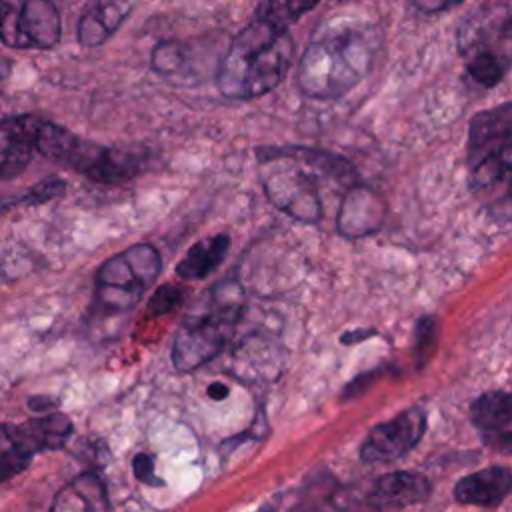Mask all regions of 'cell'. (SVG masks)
<instances>
[{"label": "cell", "mask_w": 512, "mask_h": 512, "mask_svg": "<svg viewBox=\"0 0 512 512\" xmlns=\"http://www.w3.org/2000/svg\"><path fill=\"white\" fill-rule=\"evenodd\" d=\"M376 48L378 38L370 24L348 16L326 20L300 58V90L316 100L346 94L370 72Z\"/></svg>", "instance_id": "1"}, {"label": "cell", "mask_w": 512, "mask_h": 512, "mask_svg": "<svg viewBox=\"0 0 512 512\" xmlns=\"http://www.w3.org/2000/svg\"><path fill=\"white\" fill-rule=\"evenodd\" d=\"M292 56L290 32L254 18L232 38L220 62L218 90L230 100H252L268 94L286 76Z\"/></svg>", "instance_id": "2"}, {"label": "cell", "mask_w": 512, "mask_h": 512, "mask_svg": "<svg viewBox=\"0 0 512 512\" xmlns=\"http://www.w3.org/2000/svg\"><path fill=\"white\" fill-rule=\"evenodd\" d=\"M244 308V294L236 282H222L206 296L176 332L172 342V364L180 372H190L210 362L226 346Z\"/></svg>", "instance_id": "3"}, {"label": "cell", "mask_w": 512, "mask_h": 512, "mask_svg": "<svg viewBox=\"0 0 512 512\" xmlns=\"http://www.w3.org/2000/svg\"><path fill=\"white\" fill-rule=\"evenodd\" d=\"M36 152L98 184H122L140 170L136 154L84 140L50 120L38 130Z\"/></svg>", "instance_id": "4"}, {"label": "cell", "mask_w": 512, "mask_h": 512, "mask_svg": "<svg viewBox=\"0 0 512 512\" xmlns=\"http://www.w3.org/2000/svg\"><path fill=\"white\" fill-rule=\"evenodd\" d=\"M162 258L152 244H134L104 260L96 272V302L104 310L134 308L158 278Z\"/></svg>", "instance_id": "5"}, {"label": "cell", "mask_w": 512, "mask_h": 512, "mask_svg": "<svg viewBox=\"0 0 512 512\" xmlns=\"http://www.w3.org/2000/svg\"><path fill=\"white\" fill-rule=\"evenodd\" d=\"M258 158L270 166L264 174V192L270 202L300 222H318L322 216V204L318 194V184L314 180L312 170L284 154L280 148L266 154L258 152Z\"/></svg>", "instance_id": "6"}, {"label": "cell", "mask_w": 512, "mask_h": 512, "mask_svg": "<svg viewBox=\"0 0 512 512\" xmlns=\"http://www.w3.org/2000/svg\"><path fill=\"white\" fill-rule=\"evenodd\" d=\"M62 24L50 0H0V42L16 50H48L60 42Z\"/></svg>", "instance_id": "7"}, {"label": "cell", "mask_w": 512, "mask_h": 512, "mask_svg": "<svg viewBox=\"0 0 512 512\" xmlns=\"http://www.w3.org/2000/svg\"><path fill=\"white\" fill-rule=\"evenodd\" d=\"M426 430V412L412 406L388 422L374 426L360 446V458L368 464L392 462L412 450Z\"/></svg>", "instance_id": "8"}, {"label": "cell", "mask_w": 512, "mask_h": 512, "mask_svg": "<svg viewBox=\"0 0 512 512\" xmlns=\"http://www.w3.org/2000/svg\"><path fill=\"white\" fill-rule=\"evenodd\" d=\"M476 200L496 220H512V146L470 168Z\"/></svg>", "instance_id": "9"}, {"label": "cell", "mask_w": 512, "mask_h": 512, "mask_svg": "<svg viewBox=\"0 0 512 512\" xmlns=\"http://www.w3.org/2000/svg\"><path fill=\"white\" fill-rule=\"evenodd\" d=\"M42 122L44 118L34 114L0 120V180H12L28 168Z\"/></svg>", "instance_id": "10"}, {"label": "cell", "mask_w": 512, "mask_h": 512, "mask_svg": "<svg viewBox=\"0 0 512 512\" xmlns=\"http://www.w3.org/2000/svg\"><path fill=\"white\" fill-rule=\"evenodd\" d=\"M508 146H512V102H504L472 116L468 130L470 168Z\"/></svg>", "instance_id": "11"}, {"label": "cell", "mask_w": 512, "mask_h": 512, "mask_svg": "<svg viewBox=\"0 0 512 512\" xmlns=\"http://www.w3.org/2000/svg\"><path fill=\"white\" fill-rule=\"evenodd\" d=\"M384 218H386L384 198L368 186L354 184L346 190L342 198L336 226L340 234L348 238H360V236L378 232L384 224Z\"/></svg>", "instance_id": "12"}, {"label": "cell", "mask_w": 512, "mask_h": 512, "mask_svg": "<svg viewBox=\"0 0 512 512\" xmlns=\"http://www.w3.org/2000/svg\"><path fill=\"white\" fill-rule=\"evenodd\" d=\"M0 430V436L8 446H16L34 456L40 450L60 448L72 434V422L64 414L50 412L22 424L2 426Z\"/></svg>", "instance_id": "13"}, {"label": "cell", "mask_w": 512, "mask_h": 512, "mask_svg": "<svg viewBox=\"0 0 512 512\" xmlns=\"http://www.w3.org/2000/svg\"><path fill=\"white\" fill-rule=\"evenodd\" d=\"M138 0H90L78 22V42L86 48L104 44L130 16Z\"/></svg>", "instance_id": "14"}, {"label": "cell", "mask_w": 512, "mask_h": 512, "mask_svg": "<svg viewBox=\"0 0 512 512\" xmlns=\"http://www.w3.org/2000/svg\"><path fill=\"white\" fill-rule=\"evenodd\" d=\"M512 492V472L502 466H488L458 480L454 496L462 504L496 508Z\"/></svg>", "instance_id": "15"}, {"label": "cell", "mask_w": 512, "mask_h": 512, "mask_svg": "<svg viewBox=\"0 0 512 512\" xmlns=\"http://www.w3.org/2000/svg\"><path fill=\"white\" fill-rule=\"evenodd\" d=\"M50 512H112V508L100 476L82 472L56 492Z\"/></svg>", "instance_id": "16"}, {"label": "cell", "mask_w": 512, "mask_h": 512, "mask_svg": "<svg viewBox=\"0 0 512 512\" xmlns=\"http://www.w3.org/2000/svg\"><path fill=\"white\" fill-rule=\"evenodd\" d=\"M430 494V482L416 472H390L376 480L370 502L376 508H404L426 500Z\"/></svg>", "instance_id": "17"}, {"label": "cell", "mask_w": 512, "mask_h": 512, "mask_svg": "<svg viewBox=\"0 0 512 512\" xmlns=\"http://www.w3.org/2000/svg\"><path fill=\"white\" fill-rule=\"evenodd\" d=\"M230 248L228 234H212L194 242L176 266V276L182 280H202L210 276L226 258Z\"/></svg>", "instance_id": "18"}, {"label": "cell", "mask_w": 512, "mask_h": 512, "mask_svg": "<svg viewBox=\"0 0 512 512\" xmlns=\"http://www.w3.org/2000/svg\"><path fill=\"white\" fill-rule=\"evenodd\" d=\"M470 416L482 434L512 424V392L490 390L480 394L470 406Z\"/></svg>", "instance_id": "19"}, {"label": "cell", "mask_w": 512, "mask_h": 512, "mask_svg": "<svg viewBox=\"0 0 512 512\" xmlns=\"http://www.w3.org/2000/svg\"><path fill=\"white\" fill-rule=\"evenodd\" d=\"M320 0H260L254 18L274 28L288 30L298 18L310 12Z\"/></svg>", "instance_id": "20"}, {"label": "cell", "mask_w": 512, "mask_h": 512, "mask_svg": "<svg viewBox=\"0 0 512 512\" xmlns=\"http://www.w3.org/2000/svg\"><path fill=\"white\" fill-rule=\"evenodd\" d=\"M466 68L478 84L490 88L502 80V76L506 72V58L500 56L498 52L486 50V48L470 50V52H466Z\"/></svg>", "instance_id": "21"}, {"label": "cell", "mask_w": 512, "mask_h": 512, "mask_svg": "<svg viewBox=\"0 0 512 512\" xmlns=\"http://www.w3.org/2000/svg\"><path fill=\"white\" fill-rule=\"evenodd\" d=\"M438 342V320L434 316H422L414 328V358L416 366L424 368L432 358Z\"/></svg>", "instance_id": "22"}, {"label": "cell", "mask_w": 512, "mask_h": 512, "mask_svg": "<svg viewBox=\"0 0 512 512\" xmlns=\"http://www.w3.org/2000/svg\"><path fill=\"white\" fill-rule=\"evenodd\" d=\"M184 62V46L178 42H160L152 52V68L160 74H172Z\"/></svg>", "instance_id": "23"}, {"label": "cell", "mask_w": 512, "mask_h": 512, "mask_svg": "<svg viewBox=\"0 0 512 512\" xmlns=\"http://www.w3.org/2000/svg\"><path fill=\"white\" fill-rule=\"evenodd\" d=\"M64 180L60 178H46L38 184H34L22 198H18L16 202H12L10 206H28V204H42V202H48V200H54L58 196L64 194Z\"/></svg>", "instance_id": "24"}, {"label": "cell", "mask_w": 512, "mask_h": 512, "mask_svg": "<svg viewBox=\"0 0 512 512\" xmlns=\"http://www.w3.org/2000/svg\"><path fill=\"white\" fill-rule=\"evenodd\" d=\"M184 300V290L180 286H174V284H164L160 286L150 302H148V314L150 316H162V314H168L172 310H176Z\"/></svg>", "instance_id": "25"}, {"label": "cell", "mask_w": 512, "mask_h": 512, "mask_svg": "<svg viewBox=\"0 0 512 512\" xmlns=\"http://www.w3.org/2000/svg\"><path fill=\"white\" fill-rule=\"evenodd\" d=\"M32 460V454L16 448V446H4L0 450V482L14 478L16 474H20L22 470L28 468Z\"/></svg>", "instance_id": "26"}, {"label": "cell", "mask_w": 512, "mask_h": 512, "mask_svg": "<svg viewBox=\"0 0 512 512\" xmlns=\"http://www.w3.org/2000/svg\"><path fill=\"white\" fill-rule=\"evenodd\" d=\"M132 472L136 476V480L148 484V486H162V478L156 476L154 472V462L146 452H140L132 458Z\"/></svg>", "instance_id": "27"}, {"label": "cell", "mask_w": 512, "mask_h": 512, "mask_svg": "<svg viewBox=\"0 0 512 512\" xmlns=\"http://www.w3.org/2000/svg\"><path fill=\"white\" fill-rule=\"evenodd\" d=\"M482 436H484V442L488 446H492L494 450L512 454V424H508L504 428H498V430H492V432H484Z\"/></svg>", "instance_id": "28"}, {"label": "cell", "mask_w": 512, "mask_h": 512, "mask_svg": "<svg viewBox=\"0 0 512 512\" xmlns=\"http://www.w3.org/2000/svg\"><path fill=\"white\" fill-rule=\"evenodd\" d=\"M378 374H380L378 370H372V372H364V374L356 376L354 380H350V382L346 384V388H344V392H342V398H344V400H350V398L362 394V392L370 386V382L376 380Z\"/></svg>", "instance_id": "29"}, {"label": "cell", "mask_w": 512, "mask_h": 512, "mask_svg": "<svg viewBox=\"0 0 512 512\" xmlns=\"http://www.w3.org/2000/svg\"><path fill=\"white\" fill-rule=\"evenodd\" d=\"M58 406V400L52 396H32L28 400V408L36 414H50Z\"/></svg>", "instance_id": "30"}, {"label": "cell", "mask_w": 512, "mask_h": 512, "mask_svg": "<svg viewBox=\"0 0 512 512\" xmlns=\"http://www.w3.org/2000/svg\"><path fill=\"white\" fill-rule=\"evenodd\" d=\"M456 2H460V0H414V4H416L420 10H428V12H432V10H442V8H446V6H450V4H456Z\"/></svg>", "instance_id": "31"}, {"label": "cell", "mask_w": 512, "mask_h": 512, "mask_svg": "<svg viewBox=\"0 0 512 512\" xmlns=\"http://www.w3.org/2000/svg\"><path fill=\"white\" fill-rule=\"evenodd\" d=\"M206 394L212 398V400H224L228 394H230V388L222 382H212L206 390Z\"/></svg>", "instance_id": "32"}, {"label": "cell", "mask_w": 512, "mask_h": 512, "mask_svg": "<svg viewBox=\"0 0 512 512\" xmlns=\"http://www.w3.org/2000/svg\"><path fill=\"white\" fill-rule=\"evenodd\" d=\"M374 334V330H354V332H346V334H342V344H356V342H360V340H364V338H370Z\"/></svg>", "instance_id": "33"}, {"label": "cell", "mask_w": 512, "mask_h": 512, "mask_svg": "<svg viewBox=\"0 0 512 512\" xmlns=\"http://www.w3.org/2000/svg\"><path fill=\"white\" fill-rule=\"evenodd\" d=\"M2 76H6V64L0 60V78H2Z\"/></svg>", "instance_id": "34"}]
</instances>
